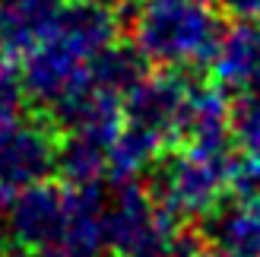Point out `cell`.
<instances>
[{
  "label": "cell",
  "mask_w": 260,
  "mask_h": 257,
  "mask_svg": "<svg viewBox=\"0 0 260 257\" xmlns=\"http://www.w3.org/2000/svg\"><path fill=\"white\" fill-rule=\"evenodd\" d=\"M121 29L124 25L114 7L95 4V0H70L51 32L63 38L83 60H92L99 51L118 42Z\"/></svg>",
  "instance_id": "9c48e42d"
},
{
  "label": "cell",
  "mask_w": 260,
  "mask_h": 257,
  "mask_svg": "<svg viewBox=\"0 0 260 257\" xmlns=\"http://www.w3.org/2000/svg\"><path fill=\"white\" fill-rule=\"evenodd\" d=\"M229 134L241 152H260V92L229 99Z\"/></svg>",
  "instance_id": "ac0fdd59"
},
{
  "label": "cell",
  "mask_w": 260,
  "mask_h": 257,
  "mask_svg": "<svg viewBox=\"0 0 260 257\" xmlns=\"http://www.w3.org/2000/svg\"><path fill=\"white\" fill-rule=\"evenodd\" d=\"M168 216L152 203L143 178L114 181L111 200H105V235L114 257H127L140 241H146Z\"/></svg>",
  "instance_id": "52a82bcc"
},
{
  "label": "cell",
  "mask_w": 260,
  "mask_h": 257,
  "mask_svg": "<svg viewBox=\"0 0 260 257\" xmlns=\"http://www.w3.org/2000/svg\"><path fill=\"white\" fill-rule=\"evenodd\" d=\"M200 248L203 245H200L197 232H190L184 222H175L172 216H168V219H162V226L155 229L146 241H140L127 257H197Z\"/></svg>",
  "instance_id": "e0dca14e"
},
{
  "label": "cell",
  "mask_w": 260,
  "mask_h": 257,
  "mask_svg": "<svg viewBox=\"0 0 260 257\" xmlns=\"http://www.w3.org/2000/svg\"><path fill=\"white\" fill-rule=\"evenodd\" d=\"M203 241L238 257H260V203L241 197L219 200L203 219Z\"/></svg>",
  "instance_id": "4fadbf2b"
},
{
  "label": "cell",
  "mask_w": 260,
  "mask_h": 257,
  "mask_svg": "<svg viewBox=\"0 0 260 257\" xmlns=\"http://www.w3.org/2000/svg\"><path fill=\"white\" fill-rule=\"evenodd\" d=\"M165 149H172V146H168V140L162 134H155L143 124L124 121L118 137H114L111 146H108V178H111V184L114 181H130V178H143Z\"/></svg>",
  "instance_id": "5bb4252c"
},
{
  "label": "cell",
  "mask_w": 260,
  "mask_h": 257,
  "mask_svg": "<svg viewBox=\"0 0 260 257\" xmlns=\"http://www.w3.org/2000/svg\"><path fill=\"white\" fill-rule=\"evenodd\" d=\"M63 257H105V194L102 187H70V210L57 241Z\"/></svg>",
  "instance_id": "8fae6325"
},
{
  "label": "cell",
  "mask_w": 260,
  "mask_h": 257,
  "mask_svg": "<svg viewBox=\"0 0 260 257\" xmlns=\"http://www.w3.org/2000/svg\"><path fill=\"white\" fill-rule=\"evenodd\" d=\"M54 175L67 187H102L108 178V146L80 134H60Z\"/></svg>",
  "instance_id": "2e32d148"
},
{
  "label": "cell",
  "mask_w": 260,
  "mask_h": 257,
  "mask_svg": "<svg viewBox=\"0 0 260 257\" xmlns=\"http://www.w3.org/2000/svg\"><path fill=\"white\" fill-rule=\"evenodd\" d=\"M86 63L76 51L57 38L54 32H48L35 48H29L22 54L19 67V83L25 102H35L42 111H48L57 99H63L76 83H83Z\"/></svg>",
  "instance_id": "8992f818"
},
{
  "label": "cell",
  "mask_w": 260,
  "mask_h": 257,
  "mask_svg": "<svg viewBox=\"0 0 260 257\" xmlns=\"http://www.w3.org/2000/svg\"><path fill=\"white\" fill-rule=\"evenodd\" d=\"M197 4H219V0H197Z\"/></svg>",
  "instance_id": "7402d4cb"
},
{
  "label": "cell",
  "mask_w": 260,
  "mask_h": 257,
  "mask_svg": "<svg viewBox=\"0 0 260 257\" xmlns=\"http://www.w3.org/2000/svg\"><path fill=\"white\" fill-rule=\"evenodd\" d=\"M86 73H89V80H92L99 89H105V92L118 95L124 102L130 89L149 73V60L140 54L137 45L114 42V45H108L105 51H99V54L86 63Z\"/></svg>",
  "instance_id": "9a60e30c"
},
{
  "label": "cell",
  "mask_w": 260,
  "mask_h": 257,
  "mask_svg": "<svg viewBox=\"0 0 260 257\" xmlns=\"http://www.w3.org/2000/svg\"><path fill=\"white\" fill-rule=\"evenodd\" d=\"M213 83L229 95L260 92V22L235 19L222 29L210 60Z\"/></svg>",
  "instance_id": "ba28073f"
},
{
  "label": "cell",
  "mask_w": 260,
  "mask_h": 257,
  "mask_svg": "<svg viewBox=\"0 0 260 257\" xmlns=\"http://www.w3.org/2000/svg\"><path fill=\"white\" fill-rule=\"evenodd\" d=\"M70 210V187L63 181H38L16 190L7 207V238L29 251L57 248Z\"/></svg>",
  "instance_id": "5b68a950"
},
{
  "label": "cell",
  "mask_w": 260,
  "mask_h": 257,
  "mask_svg": "<svg viewBox=\"0 0 260 257\" xmlns=\"http://www.w3.org/2000/svg\"><path fill=\"white\" fill-rule=\"evenodd\" d=\"M70 0H0V51L22 57L54 29Z\"/></svg>",
  "instance_id": "7c38bea8"
},
{
  "label": "cell",
  "mask_w": 260,
  "mask_h": 257,
  "mask_svg": "<svg viewBox=\"0 0 260 257\" xmlns=\"http://www.w3.org/2000/svg\"><path fill=\"white\" fill-rule=\"evenodd\" d=\"M197 73L187 67H159L149 70L124 99V121L143 124L149 131L162 134L168 146L178 140V124L187 102L197 89Z\"/></svg>",
  "instance_id": "277c9868"
},
{
  "label": "cell",
  "mask_w": 260,
  "mask_h": 257,
  "mask_svg": "<svg viewBox=\"0 0 260 257\" xmlns=\"http://www.w3.org/2000/svg\"><path fill=\"white\" fill-rule=\"evenodd\" d=\"M60 131L42 111L0 124V190H16L48 181L57 172Z\"/></svg>",
  "instance_id": "3957f363"
},
{
  "label": "cell",
  "mask_w": 260,
  "mask_h": 257,
  "mask_svg": "<svg viewBox=\"0 0 260 257\" xmlns=\"http://www.w3.org/2000/svg\"><path fill=\"white\" fill-rule=\"evenodd\" d=\"M197 257H238V254L222 251V248H216V245H203V248L197 251Z\"/></svg>",
  "instance_id": "ffe728a7"
},
{
  "label": "cell",
  "mask_w": 260,
  "mask_h": 257,
  "mask_svg": "<svg viewBox=\"0 0 260 257\" xmlns=\"http://www.w3.org/2000/svg\"><path fill=\"white\" fill-rule=\"evenodd\" d=\"M175 146L193 149H235L229 134V95L216 86H197L178 124Z\"/></svg>",
  "instance_id": "30bf717a"
},
{
  "label": "cell",
  "mask_w": 260,
  "mask_h": 257,
  "mask_svg": "<svg viewBox=\"0 0 260 257\" xmlns=\"http://www.w3.org/2000/svg\"><path fill=\"white\" fill-rule=\"evenodd\" d=\"M235 152L232 149H193L172 146L146 172V190L152 203L175 222H203L222 200L232 175Z\"/></svg>",
  "instance_id": "7a4b0ae2"
},
{
  "label": "cell",
  "mask_w": 260,
  "mask_h": 257,
  "mask_svg": "<svg viewBox=\"0 0 260 257\" xmlns=\"http://www.w3.org/2000/svg\"><path fill=\"white\" fill-rule=\"evenodd\" d=\"M229 190L232 197L260 203V152H241L232 162V175H229Z\"/></svg>",
  "instance_id": "d6986e66"
},
{
  "label": "cell",
  "mask_w": 260,
  "mask_h": 257,
  "mask_svg": "<svg viewBox=\"0 0 260 257\" xmlns=\"http://www.w3.org/2000/svg\"><path fill=\"white\" fill-rule=\"evenodd\" d=\"M222 19L197 0H140L130 35L149 67H210Z\"/></svg>",
  "instance_id": "6da1fadb"
},
{
  "label": "cell",
  "mask_w": 260,
  "mask_h": 257,
  "mask_svg": "<svg viewBox=\"0 0 260 257\" xmlns=\"http://www.w3.org/2000/svg\"><path fill=\"white\" fill-rule=\"evenodd\" d=\"M16 70L13 67V60H10V54H4V51H0V80H7V76Z\"/></svg>",
  "instance_id": "44dd1931"
}]
</instances>
